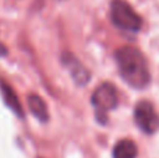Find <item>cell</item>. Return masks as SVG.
<instances>
[{
    "mask_svg": "<svg viewBox=\"0 0 159 158\" xmlns=\"http://www.w3.org/2000/svg\"><path fill=\"white\" fill-rule=\"evenodd\" d=\"M28 108L32 112V115L41 122H48L49 119V111H48V106L45 104V101L42 100L39 95L36 94H30L28 95Z\"/></svg>",
    "mask_w": 159,
    "mask_h": 158,
    "instance_id": "6",
    "label": "cell"
},
{
    "mask_svg": "<svg viewBox=\"0 0 159 158\" xmlns=\"http://www.w3.org/2000/svg\"><path fill=\"white\" fill-rule=\"evenodd\" d=\"M134 119L137 126L147 134H152L159 129V116L154 105L148 101H141L134 108Z\"/></svg>",
    "mask_w": 159,
    "mask_h": 158,
    "instance_id": "4",
    "label": "cell"
},
{
    "mask_svg": "<svg viewBox=\"0 0 159 158\" xmlns=\"http://www.w3.org/2000/svg\"><path fill=\"white\" fill-rule=\"evenodd\" d=\"M138 148L133 140H120L113 147V158H137Z\"/></svg>",
    "mask_w": 159,
    "mask_h": 158,
    "instance_id": "8",
    "label": "cell"
},
{
    "mask_svg": "<svg viewBox=\"0 0 159 158\" xmlns=\"http://www.w3.org/2000/svg\"><path fill=\"white\" fill-rule=\"evenodd\" d=\"M116 62L123 80L134 88H145L151 74L144 55L134 46H121L116 50Z\"/></svg>",
    "mask_w": 159,
    "mask_h": 158,
    "instance_id": "1",
    "label": "cell"
},
{
    "mask_svg": "<svg viewBox=\"0 0 159 158\" xmlns=\"http://www.w3.org/2000/svg\"><path fill=\"white\" fill-rule=\"evenodd\" d=\"M0 90H2V95L4 98V102L17 116L22 118L24 116V112H22V106L18 101V97L17 94L14 92V90L11 88L8 84H6L4 81H0Z\"/></svg>",
    "mask_w": 159,
    "mask_h": 158,
    "instance_id": "7",
    "label": "cell"
},
{
    "mask_svg": "<svg viewBox=\"0 0 159 158\" xmlns=\"http://www.w3.org/2000/svg\"><path fill=\"white\" fill-rule=\"evenodd\" d=\"M110 18L117 28L130 32H138L143 27V18L124 0H113L110 4Z\"/></svg>",
    "mask_w": 159,
    "mask_h": 158,
    "instance_id": "2",
    "label": "cell"
},
{
    "mask_svg": "<svg viewBox=\"0 0 159 158\" xmlns=\"http://www.w3.org/2000/svg\"><path fill=\"white\" fill-rule=\"evenodd\" d=\"M91 102H92L93 108L96 112V119L105 125L106 123V115L109 111L115 109L119 104V97H117V90L113 84L110 83H103L93 91L92 97H91Z\"/></svg>",
    "mask_w": 159,
    "mask_h": 158,
    "instance_id": "3",
    "label": "cell"
},
{
    "mask_svg": "<svg viewBox=\"0 0 159 158\" xmlns=\"http://www.w3.org/2000/svg\"><path fill=\"white\" fill-rule=\"evenodd\" d=\"M63 63H64V66L69 69L73 80H74L78 86H85V84L89 81V77H91L89 72H88L84 64L80 60H77L73 55L66 53V55L63 56Z\"/></svg>",
    "mask_w": 159,
    "mask_h": 158,
    "instance_id": "5",
    "label": "cell"
}]
</instances>
